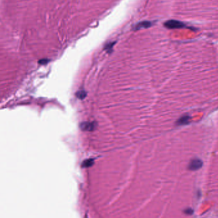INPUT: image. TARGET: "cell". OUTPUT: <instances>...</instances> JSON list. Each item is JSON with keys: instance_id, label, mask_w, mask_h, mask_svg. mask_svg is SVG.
<instances>
[{"instance_id": "6da1fadb", "label": "cell", "mask_w": 218, "mask_h": 218, "mask_svg": "<svg viewBox=\"0 0 218 218\" xmlns=\"http://www.w3.org/2000/svg\"><path fill=\"white\" fill-rule=\"evenodd\" d=\"M164 27L168 29H181L187 28L186 25L182 22L176 20H169L164 23Z\"/></svg>"}, {"instance_id": "7a4b0ae2", "label": "cell", "mask_w": 218, "mask_h": 218, "mask_svg": "<svg viewBox=\"0 0 218 218\" xmlns=\"http://www.w3.org/2000/svg\"><path fill=\"white\" fill-rule=\"evenodd\" d=\"M96 128V124L92 122H84L80 124V128L82 131H91Z\"/></svg>"}, {"instance_id": "3957f363", "label": "cell", "mask_w": 218, "mask_h": 218, "mask_svg": "<svg viewBox=\"0 0 218 218\" xmlns=\"http://www.w3.org/2000/svg\"><path fill=\"white\" fill-rule=\"evenodd\" d=\"M152 25V22L150 21H146V20H145V21H141L139 23H138L136 25L134 26V30L136 31V30H139L140 29L142 28H148L151 27Z\"/></svg>"}, {"instance_id": "277c9868", "label": "cell", "mask_w": 218, "mask_h": 218, "mask_svg": "<svg viewBox=\"0 0 218 218\" xmlns=\"http://www.w3.org/2000/svg\"><path fill=\"white\" fill-rule=\"evenodd\" d=\"M76 95L79 99L83 100L86 98L87 93H86V91H84V90H80V91H78L77 93H76Z\"/></svg>"}, {"instance_id": "5b68a950", "label": "cell", "mask_w": 218, "mask_h": 218, "mask_svg": "<svg viewBox=\"0 0 218 218\" xmlns=\"http://www.w3.org/2000/svg\"><path fill=\"white\" fill-rule=\"evenodd\" d=\"M115 42H110L108 44H106V45H105L104 47V49L107 52H110V51H112V49H113V47L114 44H115Z\"/></svg>"}, {"instance_id": "8992f818", "label": "cell", "mask_w": 218, "mask_h": 218, "mask_svg": "<svg viewBox=\"0 0 218 218\" xmlns=\"http://www.w3.org/2000/svg\"><path fill=\"white\" fill-rule=\"evenodd\" d=\"M93 163V160H92V159H90V160H87L83 162V163H82V167H88L90 166H92Z\"/></svg>"}, {"instance_id": "52a82bcc", "label": "cell", "mask_w": 218, "mask_h": 218, "mask_svg": "<svg viewBox=\"0 0 218 218\" xmlns=\"http://www.w3.org/2000/svg\"><path fill=\"white\" fill-rule=\"evenodd\" d=\"M49 61V60H46V59H43V60H41L39 61V64H46L48 63V62Z\"/></svg>"}]
</instances>
